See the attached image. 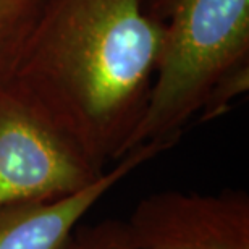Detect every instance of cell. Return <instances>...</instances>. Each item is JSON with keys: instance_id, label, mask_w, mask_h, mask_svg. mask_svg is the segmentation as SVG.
I'll return each mask as SVG.
<instances>
[{"instance_id": "obj_1", "label": "cell", "mask_w": 249, "mask_h": 249, "mask_svg": "<svg viewBox=\"0 0 249 249\" xmlns=\"http://www.w3.org/2000/svg\"><path fill=\"white\" fill-rule=\"evenodd\" d=\"M162 36L144 0H44L10 78L104 168L126 156Z\"/></svg>"}, {"instance_id": "obj_2", "label": "cell", "mask_w": 249, "mask_h": 249, "mask_svg": "<svg viewBox=\"0 0 249 249\" xmlns=\"http://www.w3.org/2000/svg\"><path fill=\"white\" fill-rule=\"evenodd\" d=\"M144 7L163 36L128 152L142 144L173 146L213 89L249 68V0H144Z\"/></svg>"}, {"instance_id": "obj_3", "label": "cell", "mask_w": 249, "mask_h": 249, "mask_svg": "<svg viewBox=\"0 0 249 249\" xmlns=\"http://www.w3.org/2000/svg\"><path fill=\"white\" fill-rule=\"evenodd\" d=\"M104 172L26 89L0 83V209L76 193Z\"/></svg>"}, {"instance_id": "obj_4", "label": "cell", "mask_w": 249, "mask_h": 249, "mask_svg": "<svg viewBox=\"0 0 249 249\" xmlns=\"http://www.w3.org/2000/svg\"><path fill=\"white\" fill-rule=\"evenodd\" d=\"M126 225L141 249H249V196L243 189L149 194Z\"/></svg>"}, {"instance_id": "obj_5", "label": "cell", "mask_w": 249, "mask_h": 249, "mask_svg": "<svg viewBox=\"0 0 249 249\" xmlns=\"http://www.w3.org/2000/svg\"><path fill=\"white\" fill-rule=\"evenodd\" d=\"M168 144H142L115 162L96 181L67 196L18 202L0 209V249H65L84 215L123 178L167 151Z\"/></svg>"}, {"instance_id": "obj_6", "label": "cell", "mask_w": 249, "mask_h": 249, "mask_svg": "<svg viewBox=\"0 0 249 249\" xmlns=\"http://www.w3.org/2000/svg\"><path fill=\"white\" fill-rule=\"evenodd\" d=\"M44 0H0V83L12 76Z\"/></svg>"}, {"instance_id": "obj_7", "label": "cell", "mask_w": 249, "mask_h": 249, "mask_svg": "<svg viewBox=\"0 0 249 249\" xmlns=\"http://www.w3.org/2000/svg\"><path fill=\"white\" fill-rule=\"evenodd\" d=\"M65 249H141L133 240L126 222L107 220L76 227Z\"/></svg>"}]
</instances>
